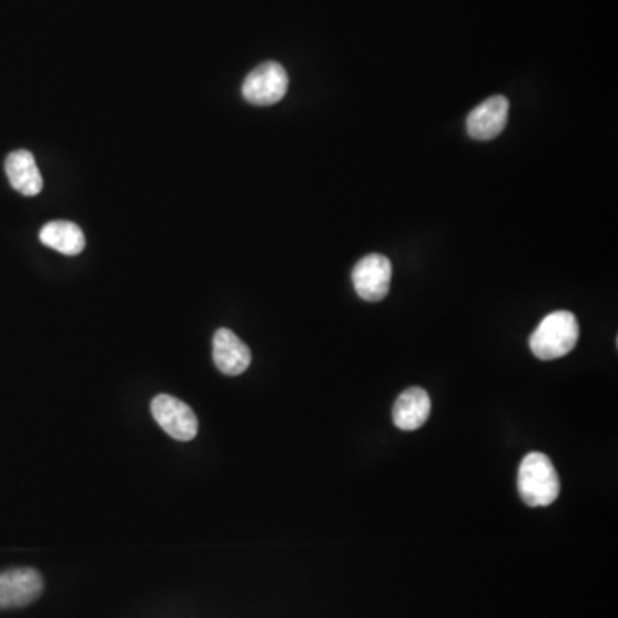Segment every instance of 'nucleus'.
<instances>
[{"mask_svg": "<svg viewBox=\"0 0 618 618\" xmlns=\"http://www.w3.org/2000/svg\"><path fill=\"white\" fill-rule=\"evenodd\" d=\"M520 498L529 507H548L560 495V478L550 457L541 452H531L524 457L519 467Z\"/></svg>", "mask_w": 618, "mask_h": 618, "instance_id": "f257e3e1", "label": "nucleus"}, {"mask_svg": "<svg viewBox=\"0 0 618 618\" xmlns=\"http://www.w3.org/2000/svg\"><path fill=\"white\" fill-rule=\"evenodd\" d=\"M579 322L570 312H555L545 316L529 338L533 354L541 361L560 359L576 347Z\"/></svg>", "mask_w": 618, "mask_h": 618, "instance_id": "f03ea898", "label": "nucleus"}, {"mask_svg": "<svg viewBox=\"0 0 618 618\" xmlns=\"http://www.w3.org/2000/svg\"><path fill=\"white\" fill-rule=\"evenodd\" d=\"M288 77L278 62H263L247 74L243 97L251 105L270 107L281 102L287 93Z\"/></svg>", "mask_w": 618, "mask_h": 618, "instance_id": "7ed1b4c3", "label": "nucleus"}, {"mask_svg": "<svg viewBox=\"0 0 618 618\" xmlns=\"http://www.w3.org/2000/svg\"><path fill=\"white\" fill-rule=\"evenodd\" d=\"M152 414L163 432L174 440L191 442L197 435V417L181 398L160 394L152 401Z\"/></svg>", "mask_w": 618, "mask_h": 618, "instance_id": "20e7f679", "label": "nucleus"}, {"mask_svg": "<svg viewBox=\"0 0 618 618\" xmlns=\"http://www.w3.org/2000/svg\"><path fill=\"white\" fill-rule=\"evenodd\" d=\"M392 263L384 254H368L353 270V284L357 296L369 303L387 297L391 291Z\"/></svg>", "mask_w": 618, "mask_h": 618, "instance_id": "39448f33", "label": "nucleus"}, {"mask_svg": "<svg viewBox=\"0 0 618 618\" xmlns=\"http://www.w3.org/2000/svg\"><path fill=\"white\" fill-rule=\"evenodd\" d=\"M43 577L30 567L0 573V610L23 608L43 592Z\"/></svg>", "mask_w": 618, "mask_h": 618, "instance_id": "423d86ee", "label": "nucleus"}, {"mask_svg": "<svg viewBox=\"0 0 618 618\" xmlns=\"http://www.w3.org/2000/svg\"><path fill=\"white\" fill-rule=\"evenodd\" d=\"M508 100L502 95L485 100L467 118V133L473 140H495L505 130L508 119Z\"/></svg>", "mask_w": 618, "mask_h": 618, "instance_id": "0eeeda50", "label": "nucleus"}, {"mask_svg": "<svg viewBox=\"0 0 618 618\" xmlns=\"http://www.w3.org/2000/svg\"><path fill=\"white\" fill-rule=\"evenodd\" d=\"M213 363L224 375H243L251 365L250 347L234 332L219 328L213 335Z\"/></svg>", "mask_w": 618, "mask_h": 618, "instance_id": "6e6552de", "label": "nucleus"}, {"mask_svg": "<svg viewBox=\"0 0 618 618\" xmlns=\"http://www.w3.org/2000/svg\"><path fill=\"white\" fill-rule=\"evenodd\" d=\"M6 174L9 184L24 196H37L43 190V178L33 153L28 150H16L6 159Z\"/></svg>", "mask_w": 618, "mask_h": 618, "instance_id": "1a4fd4ad", "label": "nucleus"}, {"mask_svg": "<svg viewBox=\"0 0 618 618\" xmlns=\"http://www.w3.org/2000/svg\"><path fill=\"white\" fill-rule=\"evenodd\" d=\"M432 413V401L428 392L419 387L407 388L398 395L394 406V423L398 429L414 432L428 422Z\"/></svg>", "mask_w": 618, "mask_h": 618, "instance_id": "9d476101", "label": "nucleus"}, {"mask_svg": "<svg viewBox=\"0 0 618 618\" xmlns=\"http://www.w3.org/2000/svg\"><path fill=\"white\" fill-rule=\"evenodd\" d=\"M40 241L65 256H77L87 246L83 231L77 224L65 221L49 222L40 231Z\"/></svg>", "mask_w": 618, "mask_h": 618, "instance_id": "9b49d317", "label": "nucleus"}]
</instances>
